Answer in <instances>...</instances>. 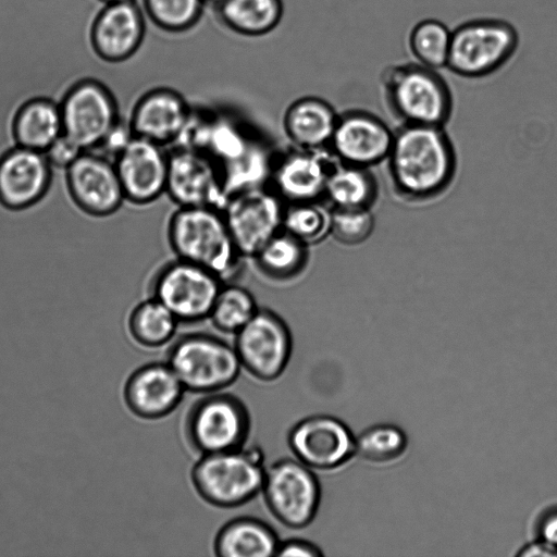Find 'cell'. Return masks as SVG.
<instances>
[{"label": "cell", "instance_id": "cell-1", "mask_svg": "<svg viewBox=\"0 0 557 557\" xmlns=\"http://www.w3.org/2000/svg\"><path fill=\"white\" fill-rule=\"evenodd\" d=\"M385 161L394 191L410 202L441 196L457 170L454 145L444 126L435 125L401 124Z\"/></svg>", "mask_w": 557, "mask_h": 557}, {"label": "cell", "instance_id": "cell-2", "mask_svg": "<svg viewBox=\"0 0 557 557\" xmlns=\"http://www.w3.org/2000/svg\"><path fill=\"white\" fill-rule=\"evenodd\" d=\"M380 87L401 124L444 126L451 115L453 95L438 70L417 62L392 64L381 72Z\"/></svg>", "mask_w": 557, "mask_h": 557}, {"label": "cell", "instance_id": "cell-3", "mask_svg": "<svg viewBox=\"0 0 557 557\" xmlns=\"http://www.w3.org/2000/svg\"><path fill=\"white\" fill-rule=\"evenodd\" d=\"M168 238L178 259L206 268L223 281L243 258L218 208L180 207L169 221Z\"/></svg>", "mask_w": 557, "mask_h": 557}, {"label": "cell", "instance_id": "cell-4", "mask_svg": "<svg viewBox=\"0 0 557 557\" xmlns=\"http://www.w3.org/2000/svg\"><path fill=\"white\" fill-rule=\"evenodd\" d=\"M262 459L256 447L203 455L193 467V485L212 506H243L262 490L265 474Z\"/></svg>", "mask_w": 557, "mask_h": 557}, {"label": "cell", "instance_id": "cell-5", "mask_svg": "<svg viewBox=\"0 0 557 557\" xmlns=\"http://www.w3.org/2000/svg\"><path fill=\"white\" fill-rule=\"evenodd\" d=\"M519 47V33L508 21L472 18L451 30L446 67L465 78H482L505 66Z\"/></svg>", "mask_w": 557, "mask_h": 557}, {"label": "cell", "instance_id": "cell-6", "mask_svg": "<svg viewBox=\"0 0 557 557\" xmlns=\"http://www.w3.org/2000/svg\"><path fill=\"white\" fill-rule=\"evenodd\" d=\"M168 364L185 391L202 394L225 389L242 368L235 348L208 334L180 337L168 352Z\"/></svg>", "mask_w": 557, "mask_h": 557}, {"label": "cell", "instance_id": "cell-7", "mask_svg": "<svg viewBox=\"0 0 557 557\" xmlns=\"http://www.w3.org/2000/svg\"><path fill=\"white\" fill-rule=\"evenodd\" d=\"M249 429L245 404L233 394L214 392L190 407L184 434L191 449L203 456L243 448Z\"/></svg>", "mask_w": 557, "mask_h": 557}, {"label": "cell", "instance_id": "cell-8", "mask_svg": "<svg viewBox=\"0 0 557 557\" xmlns=\"http://www.w3.org/2000/svg\"><path fill=\"white\" fill-rule=\"evenodd\" d=\"M261 492L270 512L287 528H305L317 515L320 484L312 469L298 459H281L265 469Z\"/></svg>", "mask_w": 557, "mask_h": 557}, {"label": "cell", "instance_id": "cell-9", "mask_svg": "<svg viewBox=\"0 0 557 557\" xmlns=\"http://www.w3.org/2000/svg\"><path fill=\"white\" fill-rule=\"evenodd\" d=\"M223 285L224 281L212 271L177 258L154 276L152 297L178 322L195 323L209 319Z\"/></svg>", "mask_w": 557, "mask_h": 557}, {"label": "cell", "instance_id": "cell-10", "mask_svg": "<svg viewBox=\"0 0 557 557\" xmlns=\"http://www.w3.org/2000/svg\"><path fill=\"white\" fill-rule=\"evenodd\" d=\"M63 134L85 151L94 150L120 121V103L103 83L85 79L72 86L59 102Z\"/></svg>", "mask_w": 557, "mask_h": 557}, {"label": "cell", "instance_id": "cell-11", "mask_svg": "<svg viewBox=\"0 0 557 557\" xmlns=\"http://www.w3.org/2000/svg\"><path fill=\"white\" fill-rule=\"evenodd\" d=\"M286 202L271 188H249L228 197L222 209L234 244L242 257L253 258L283 230Z\"/></svg>", "mask_w": 557, "mask_h": 557}, {"label": "cell", "instance_id": "cell-12", "mask_svg": "<svg viewBox=\"0 0 557 557\" xmlns=\"http://www.w3.org/2000/svg\"><path fill=\"white\" fill-rule=\"evenodd\" d=\"M235 335L234 348L251 376L263 382L281 376L292 354L290 332L281 317L259 308Z\"/></svg>", "mask_w": 557, "mask_h": 557}, {"label": "cell", "instance_id": "cell-13", "mask_svg": "<svg viewBox=\"0 0 557 557\" xmlns=\"http://www.w3.org/2000/svg\"><path fill=\"white\" fill-rule=\"evenodd\" d=\"M165 193L178 207L222 210L228 199L218 165L206 153L186 147L169 153Z\"/></svg>", "mask_w": 557, "mask_h": 557}, {"label": "cell", "instance_id": "cell-14", "mask_svg": "<svg viewBox=\"0 0 557 557\" xmlns=\"http://www.w3.org/2000/svg\"><path fill=\"white\" fill-rule=\"evenodd\" d=\"M66 188L73 202L86 214L108 216L126 200L113 161L84 151L65 170Z\"/></svg>", "mask_w": 557, "mask_h": 557}, {"label": "cell", "instance_id": "cell-15", "mask_svg": "<svg viewBox=\"0 0 557 557\" xmlns=\"http://www.w3.org/2000/svg\"><path fill=\"white\" fill-rule=\"evenodd\" d=\"M288 446L296 459L312 470H331L355 453V440L338 419L318 414L296 423L288 434Z\"/></svg>", "mask_w": 557, "mask_h": 557}, {"label": "cell", "instance_id": "cell-16", "mask_svg": "<svg viewBox=\"0 0 557 557\" xmlns=\"http://www.w3.org/2000/svg\"><path fill=\"white\" fill-rule=\"evenodd\" d=\"M113 163L127 201L149 205L165 193L169 153L164 146L134 135Z\"/></svg>", "mask_w": 557, "mask_h": 557}, {"label": "cell", "instance_id": "cell-17", "mask_svg": "<svg viewBox=\"0 0 557 557\" xmlns=\"http://www.w3.org/2000/svg\"><path fill=\"white\" fill-rule=\"evenodd\" d=\"M393 137L379 116L351 110L338 116L329 149L342 163L370 169L386 160Z\"/></svg>", "mask_w": 557, "mask_h": 557}, {"label": "cell", "instance_id": "cell-18", "mask_svg": "<svg viewBox=\"0 0 557 557\" xmlns=\"http://www.w3.org/2000/svg\"><path fill=\"white\" fill-rule=\"evenodd\" d=\"M337 159L330 149L296 148L275 159L272 189L286 202L318 201L324 197L329 175Z\"/></svg>", "mask_w": 557, "mask_h": 557}, {"label": "cell", "instance_id": "cell-19", "mask_svg": "<svg viewBox=\"0 0 557 557\" xmlns=\"http://www.w3.org/2000/svg\"><path fill=\"white\" fill-rule=\"evenodd\" d=\"M52 182V166L41 151L15 146L0 156V205L21 211L38 203Z\"/></svg>", "mask_w": 557, "mask_h": 557}, {"label": "cell", "instance_id": "cell-20", "mask_svg": "<svg viewBox=\"0 0 557 557\" xmlns=\"http://www.w3.org/2000/svg\"><path fill=\"white\" fill-rule=\"evenodd\" d=\"M146 33V16L136 0L106 3L97 15L91 40L106 61L121 63L139 51Z\"/></svg>", "mask_w": 557, "mask_h": 557}, {"label": "cell", "instance_id": "cell-21", "mask_svg": "<svg viewBox=\"0 0 557 557\" xmlns=\"http://www.w3.org/2000/svg\"><path fill=\"white\" fill-rule=\"evenodd\" d=\"M191 113L177 91L160 87L136 100L128 123L135 136L165 146L177 141Z\"/></svg>", "mask_w": 557, "mask_h": 557}, {"label": "cell", "instance_id": "cell-22", "mask_svg": "<svg viewBox=\"0 0 557 557\" xmlns=\"http://www.w3.org/2000/svg\"><path fill=\"white\" fill-rule=\"evenodd\" d=\"M185 388L166 363L146 364L127 379L124 400L138 418L156 420L170 414L181 403Z\"/></svg>", "mask_w": 557, "mask_h": 557}, {"label": "cell", "instance_id": "cell-23", "mask_svg": "<svg viewBox=\"0 0 557 557\" xmlns=\"http://www.w3.org/2000/svg\"><path fill=\"white\" fill-rule=\"evenodd\" d=\"M338 116L325 100L304 97L294 101L285 111L283 128L296 148L327 149Z\"/></svg>", "mask_w": 557, "mask_h": 557}, {"label": "cell", "instance_id": "cell-24", "mask_svg": "<svg viewBox=\"0 0 557 557\" xmlns=\"http://www.w3.org/2000/svg\"><path fill=\"white\" fill-rule=\"evenodd\" d=\"M11 133L17 146L45 152L63 134L59 102L47 97L24 101L12 113Z\"/></svg>", "mask_w": 557, "mask_h": 557}, {"label": "cell", "instance_id": "cell-25", "mask_svg": "<svg viewBox=\"0 0 557 557\" xmlns=\"http://www.w3.org/2000/svg\"><path fill=\"white\" fill-rule=\"evenodd\" d=\"M278 543L270 525L243 517L222 527L215 536L214 552L220 557H271L275 556Z\"/></svg>", "mask_w": 557, "mask_h": 557}, {"label": "cell", "instance_id": "cell-26", "mask_svg": "<svg viewBox=\"0 0 557 557\" xmlns=\"http://www.w3.org/2000/svg\"><path fill=\"white\" fill-rule=\"evenodd\" d=\"M379 194L377 182L369 168L336 162L324 197L333 209H371Z\"/></svg>", "mask_w": 557, "mask_h": 557}, {"label": "cell", "instance_id": "cell-27", "mask_svg": "<svg viewBox=\"0 0 557 557\" xmlns=\"http://www.w3.org/2000/svg\"><path fill=\"white\" fill-rule=\"evenodd\" d=\"M215 7L225 27L247 37L272 32L283 15L282 0H222Z\"/></svg>", "mask_w": 557, "mask_h": 557}, {"label": "cell", "instance_id": "cell-28", "mask_svg": "<svg viewBox=\"0 0 557 557\" xmlns=\"http://www.w3.org/2000/svg\"><path fill=\"white\" fill-rule=\"evenodd\" d=\"M259 271L273 280H289L297 276L308 261V245L284 230L275 234L253 256Z\"/></svg>", "mask_w": 557, "mask_h": 557}, {"label": "cell", "instance_id": "cell-29", "mask_svg": "<svg viewBox=\"0 0 557 557\" xmlns=\"http://www.w3.org/2000/svg\"><path fill=\"white\" fill-rule=\"evenodd\" d=\"M178 323L162 302L151 297L133 309L128 318V331L140 346L158 348L173 338Z\"/></svg>", "mask_w": 557, "mask_h": 557}, {"label": "cell", "instance_id": "cell-30", "mask_svg": "<svg viewBox=\"0 0 557 557\" xmlns=\"http://www.w3.org/2000/svg\"><path fill=\"white\" fill-rule=\"evenodd\" d=\"M451 30L440 20L424 18L408 32L407 48L413 62L440 70L446 67Z\"/></svg>", "mask_w": 557, "mask_h": 557}, {"label": "cell", "instance_id": "cell-31", "mask_svg": "<svg viewBox=\"0 0 557 557\" xmlns=\"http://www.w3.org/2000/svg\"><path fill=\"white\" fill-rule=\"evenodd\" d=\"M251 293L237 285H223L209 319L223 333L236 334L257 312Z\"/></svg>", "mask_w": 557, "mask_h": 557}, {"label": "cell", "instance_id": "cell-32", "mask_svg": "<svg viewBox=\"0 0 557 557\" xmlns=\"http://www.w3.org/2000/svg\"><path fill=\"white\" fill-rule=\"evenodd\" d=\"M206 0H141V9L156 27L183 33L200 20Z\"/></svg>", "mask_w": 557, "mask_h": 557}, {"label": "cell", "instance_id": "cell-33", "mask_svg": "<svg viewBox=\"0 0 557 557\" xmlns=\"http://www.w3.org/2000/svg\"><path fill=\"white\" fill-rule=\"evenodd\" d=\"M331 211L318 201L286 203L283 230L306 245L330 235Z\"/></svg>", "mask_w": 557, "mask_h": 557}, {"label": "cell", "instance_id": "cell-34", "mask_svg": "<svg viewBox=\"0 0 557 557\" xmlns=\"http://www.w3.org/2000/svg\"><path fill=\"white\" fill-rule=\"evenodd\" d=\"M406 444V436L400 429L381 424L361 433L355 441V453L368 461L385 463L400 457Z\"/></svg>", "mask_w": 557, "mask_h": 557}, {"label": "cell", "instance_id": "cell-35", "mask_svg": "<svg viewBox=\"0 0 557 557\" xmlns=\"http://www.w3.org/2000/svg\"><path fill=\"white\" fill-rule=\"evenodd\" d=\"M375 226L371 209H332L330 235L339 244L356 246L366 242Z\"/></svg>", "mask_w": 557, "mask_h": 557}, {"label": "cell", "instance_id": "cell-36", "mask_svg": "<svg viewBox=\"0 0 557 557\" xmlns=\"http://www.w3.org/2000/svg\"><path fill=\"white\" fill-rule=\"evenodd\" d=\"M133 136L134 134L131 129L129 123H125L121 117L120 121L107 133L100 144L94 150L88 151L97 152L113 161L129 143Z\"/></svg>", "mask_w": 557, "mask_h": 557}, {"label": "cell", "instance_id": "cell-37", "mask_svg": "<svg viewBox=\"0 0 557 557\" xmlns=\"http://www.w3.org/2000/svg\"><path fill=\"white\" fill-rule=\"evenodd\" d=\"M84 151L74 140L62 134L44 153L52 168L66 170Z\"/></svg>", "mask_w": 557, "mask_h": 557}, {"label": "cell", "instance_id": "cell-38", "mask_svg": "<svg viewBox=\"0 0 557 557\" xmlns=\"http://www.w3.org/2000/svg\"><path fill=\"white\" fill-rule=\"evenodd\" d=\"M323 553L314 544L304 541L292 539L285 542H280L275 556H305V557H318L322 556Z\"/></svg>", "mask_w": 557, "mask_h": 557}, {"label": "cell", "instance_id": "cell-39", "mask_svg": "<svg viewBox=\"0 0 557 557\" xmlns=\"http://www.w3.org/2000/svg\"><path fill=\"white\" fill-rule=\"evenodd\" d=\"M517 555L522 557H557V548L540 539V541L522 547Z\"/></svg>", "mask_w": 557, "mask_h": 557}, {"label": "cell", "instance_id": "cell-40", "mask_svg": "<svg viewBox=\"0 0 557 557\" xmlns=\"http://www.w3.org/2000/svg\"><path fill=\"white\" fill-rule=\"evenodd\" d=\"M541 540L557 548V511L544 518L541 524Z\"/></svg>", "mask_w": 557, "mask_h": 557}, {"label": "cell", "instance_id": "cell-41", "mask_svg": "<svg viewBox=\"0 0 557 557\" xmlns=\"http://www.w3.org/2000/svg\"><path fill=\"white\" fill-rule=\"evenodd\" d=\"M104 3H112V2H121V1H127V0H101Z\"/></svg>", "mask_w": 557, "mask_h": 557}, {"label": "cell", "instance_id": "cell-42", "mask_svg": "<svg viewBox=\"0 0 557 557\" xmlns=\"http://www.w3.org/2000/svg\"><path fill=\"white\" fill-rule=\"evenodd\" d=\"M222 0H206V2H210L214 5H216L218 3H220Z\"/></svg>", "mask_w": 557, "mask_h": 557}]
</instances>
